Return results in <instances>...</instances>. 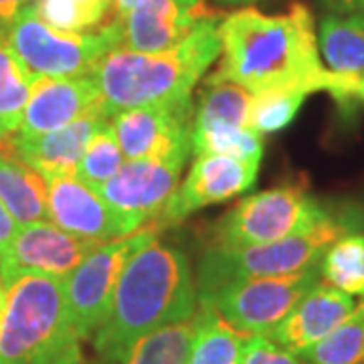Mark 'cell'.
<instances>
[{
	"label": "cell",
	"instance_id": "6da1fadb",
	"mask_svg": "<svg viewBox=\"0 0 364 364\" xmlns=\"http://www.w3.org/2000/svg\"><path fill=\"white\" fill-rule=\"evenodd\" d=\"M208 79L233 81L249 93L328 91L340 104L360 97L358 79L342 77L324 65L312 11L304 2L286 13L265 14L243 6L221 21V63Z\"/></svg>",
	"mask_w": 364,
	"mask_h": 364
},
{
	"label": "cell",
	"instance_id": "7a4b0ae2",
	"mask_svg": "<svg viewBox=\"0 0 364 364\" xmlns=\"http://www.w3.org/2000/svg\"><path fill=\"white\" fill-rule=\"evenodd\" d=\"M196 308L198 289L188 255L158 235L136 249L119 273L109 312L91 338L95 358L116 364L136 340L193 318Z\"/></svg>",
	"mask_w": 364,
	"mask_h": 364
},
{
	"label": "cell",
	"instance_id": "3957f363",
	"mask_svg": "<svg viewBox=\"0 0 364 364\" xmlns=\"http://www.w3.org/2000/svg\"><path fill=\"white\" fill-rule=\"evenodd\" d=\"M221 11L207 16L172 49L140 53L112 49L93 71V83L109 119L140 105L191 95L221 55Z\"/></svg>",
	"mask_w": 364,
	"mask_h": 364
},
{
	"label": "cell",
	"instance_id": "277c9868",
	"mask_svg": "<svg viewBox=\"0 0 364 364\" xmlns=\"http://www.w3.org/2000/svg\"><path fill=\"white\" fill-rule=\"evenodd\" d=\"M63 279L25 275L6 287L0 316V364H83Z\"/></svg>",
	"mask_w": 364,
	"mask_h": 364
},
{
	"label": "cell",
	"instance_id": "5b68a950",
	"mask_svg": "<svg viewBox=\"0 0 364 364\" xmlns=\"http://www.w3.org/2000/svg\"><path fill=\"white\" fill-rule=\"evenodd\" d=\"M344 233H348L346 225L334 217H328L308 231L272 243L247 247H223L213 243L200 251L196 263L198 299L210 298L223 287L245 279L277 277L314 269L320 265L326 249Z\"/></svg>",
	"mask_w": 364,
	"mask_h": 364
},
{
	"label": "cell",
	"instance_id": "8992f818",
	"mask_svg": "<svg viewBox=\"0 0 364 364\" xmlns=\"http://www.w3.org/2000/svg\"><path fill=\"white\" fill-rule=\"evenodd\" d=\"M4 41L37 77H91L112 49H117L116 25L107 21L95 31L67 33L47 25L35 4L21 13Z\"/></svg>",
	"mask_w": 364,
	"mask_h": 364
},
{
	"label": "cell",
	"instance_id": "52a82bcc",
	"mask_svg": "<svg viewBox=\"0 0 364 364\" xmlns=\"http://www.w3.org/2000/svg\"><path fill=\"white\" fill-rule=\"evenodd\" d=\"M324 207L299 184L275 186L239 200L215 227V245L247 247L279 241L328 219Z\"/></svg>",
	"mask_w": 364,
	"mask_h": 364
},
{
	"label": "cell",
	"instance_id": "ba28073f",
	"mask_svg": "<svg viewBox=\"0 0 364 364\" xmlns=\"http://www.w3.org/2000/svg\"><path fill=\"white\" fill-rule=\"evenodd\" d=\"M162 231V225L154 221L134 233L104 241L91 249L77 267L63 279L69 318L83 342L93 338L97 328L104 324L119 273L128 257Z\"/></svg>",
	"mask_w": 364,
	"mask_h": 364
},
{
	"label": "cell",
	"instance_id": "9c48e42d",
	"mask_svg": "<svg viewBox=\"0 0 364 364\" xmlns=\"http://www.w3.org/2000/svg\"><path fill=\"white\" fill-rule=\"evenodd\" d=\"M316 282H320V265L291 275L245 279L223 287L210 298L198 299V304L213 306L229 324L245 334L269 336Z\"/></svg>",
	"mask_w": 364,
	"mask_h": 364
},
{
	"label": "cell",
	"instance_id": "30bf717a",
	"mask_svg": "<svg viewBox=\"0 0 364 364\" xmlns=\"http://www.w3.org/2000/svg\"><path fill=\"white\" fill-rule=\"evenodd\" d=\"M193 97L140 105L109 119L126 160L142 158H188L193 152Z\"/></svg>",
	"mask_w": 364,
	"mask_h": 364
},
{
	"label": "cell",
	"instance_id": "8fae6325",
	"mask_svg": "<svg viewBox=\"0 0 364 364\" xmlns=\"http://www.w3.org/2000/svg\"><path fill=\"white\" fill-rule=\"evenodd\" d=\"M184 162L182 156L126 160L97 193L136 231L160 219L178 188Z\"/></svg>",
	"mask_w": 364,
	"mask_h": 364
},
{
	"label": "cell",
	"instance_id": "7c38bea8",
	"mask_svg": "<svg viewBox=\"0 0 364 364\" xmlns=\"http://www.w3.org/2000/svg\"><path fill=\"white\" fill-rule=\"evenodd\" d=\"M100 243L79 239L55 223L23 225L13 243L0 253V282L9 287L25 275L65 279L81 259Z\"/></svg>",
	"mask_w": 364,
	"mask_h": 364
},
{
	"label": "cell",
	"instance_id": "4fadbf2b",
	"mask_svg": "<svg viewBox=\"0 0 364 364\" xmlns=\"http://www.w3.org/2000/svg\"><path fill=\"white\" fill-rule=\"evenodd\" d=\"M213 13L207 0H138L128 13L109 21L116 25L117 47L158 53L178 45Z\"/></svg>",
	"mask_w": 364,
	"mask_h": 364
},
{
	"label": "cell",
	"instance_id": "5bb4252c",
	"mask_svg": "<svg viewBox=\"0 0 364 364\" xmlns=\"http://www.w3.org/2000/svg\"><path fill=\"white\" fill-rule=\"evenodd\" d=\"M257 172V164L237 158L219 154L196 156L184 182L176 188L156 223L162 225V229H168L200 208L235 198L255 184Z\"/></svg>",
	"mask_w": 364,
	"mask_h": 364
},
{
	"label": "cell",
	"instance_id": "9a60e30c",
	"mask_svg": "<svg viewBox=\"0 0 364 364\" xmlns=\"http://www.w3.org/2000/svg\"><path fill=\"white\" fill-rule=\"evenodd\" d=\"M47 217L67 233L95 243L134 233L126 219L105 203L104 196L77 176L47 178Z\"/></svg>",
	"mask_w": 364,
	"mask_h": 364
},
{
	"label": "cell",
	"instance_id": "2e32d148",
	"mask_svg": "<svg viewBox=\"0 0 364 364\" xmlns=\"http://www.w3.org/2000/svg\"><path fill=\"white\" fill-rule=\"evenodd\" d=\"M93 109H104V105L91 77H39L16 136L33 138L59 130Z\"/></svg>",
	"mask_w": 364,
	"mask_h": 364
},
{
	"label": "cell",
	"instance_id": "e0dca14e",
	"mask_svg": "<svg viewBox=\"0 0 364 364\" xmlns=\"http://www.w3.org/2000/svg\"><path fill=\"white\" fill-rule=\"evenodd\" d=\"M107 124L109 116L105 114V109H93L63 128L41 136L21 138L14 134L11 136V146L16 156L41 172L45 178L75 176L85 146Z\"/></svg>",
	"mask_w": 364,
	"mask_h": 364
},
{
	"label": "cell",
	"instance_id": "ac0fdd59",
	"mask_svg": "<svg viewBox=\"0 0 364 364\" xmlns=\"http://www.w3.org/2000/svg\"><path fill=\"white\" fill-rule=\"evenodd\" d=\"M356 308V299L326 282H316L298 306L273 330L269 338L301 354L336 330Z\"/></svg>",
	"mask_w": 364,
	"mask_h": 364
},
{
	"label": "cell",
	"instance_id": "d6986e66",
	"mask_svg": "<svg viewBox=\"0 0 364 364\" xmlns=\"http://www.w3.org/2000/svg\"><path fill=\"white\" fill-rule=\"evenodd\" d=\"M0 200L18 225L49 219L47 178L14 154L11 138H0Z\"/></svg>",
	"mask_w": 364,
	"mask_h": 364
},
{
	"label": "cell",
	"instance_id": "ffe728a7",
	"mask_svg": "<svg viewBox=\"0 0 364 364\" xmlns=\"http://www.w3.org/2000/svg\"><path fill=\"white\" fill-rule=\"evenodd\" d=\"M318 47L324 65L342 77H364V11L328 13L320 21Z\"/></svg>",
	"mask_w": 364,
	"mask_h": 364
},
{
	"label": "cell",
	"instance_id": "44dd1931",
	"mask_svg": "<svg viewBox=\"0 0 364 364\" xmlns=\"http://www.w3.org/2000/svg\"><path fill=\"white\" fill-rule=\"evenodd\" d=\"M253 93L233 81L207 79L193 117V136L207 132L247 128ZM251 128V126H249Z\"/></svg>",
	"mask_w": 364,
	"mask_h": 364
},
{
	"label": "cell",
	"instance_id": "7402d4cb",
	"mask_svg": "<svg viewBox=\"0 0 364 364\" xmlns=\"http://www.w3.org/2000/svg\"><path fill=\"white\" fill-rule=\"evenodd\" d=\"M196 332L186 364H241L249 334L237 330L208 304L196 308Z\"/></svg>",
	"mask_w": 364,
	"mask_h": 364
},
{
	"label": "cell",
	"instance_id": "603a6c76",
	"mask_svg": "<svg viewBox=\"0 0 364 364\" xmlns=\"http://www.w3.org/2000/svg\"><path fill=\"white\" fill-rule=\"evenodd\" d=\"M198 316L166 324L138 338L116 364H186Z\"/></svg>",
	"mask_w": 364,
	"mask_h": 364
},
{
	"label": "cell",
	"instance_id": "cb8c5ba5",
	"mask_svg": "<svg viewBox=\"0 0 364 364\" xmlns=\"http://www.w3.org/2000/svg\"><path fill=\"white\" fill-rule=\"evenodd\" d=\"M37 79L14 55L9 43L0 39V138H11L18 132Z\"/></svg>",
	"mask_w": 364,
	"mask_h": 364
},
{
	"label": "cell",
	"instance_id": "d4e9b609",
	"mask_svg": "<svg viewBox=\"0 0 364 364\" xmlns=\"http://www.w3.org/2000/svg\"><path fill=\"white\" fill-rule=\"evenodd\" d=\"M326 284L338 287L352 298L364 299V235L344 233L326 249L320 261Z\"/></svg>",
	"mask_w": 364,
	"mask_h": 364
},
{
	"label": "cell",
	"instance_id": "484cf974",
	"mask_svg": "<svg viewBox=\"0 0 364 364\" xmlns=\"http://www.w3.org/2000/svg\"><path fill=\"white\" fill-rule=\"evenodd\" d=\"M299 358L306 364H363L364 299L336 330L301 352Z\"/></svg>",
	"mask_w": 364,
	"mask_h": 364
},
{
	"label": "cell",
	"instance_id": "4316f807",
	"mask_svg": "<svg viewBox=\"0 0 364 364\" xmlns=\"http://www.w3.org/2000/svg\"><path fill=\"white\" fill-rule=\"evenodd\" d=\"M35 11L53 28L87 33L112 18L114 0H35Z\"/></svg>",
	"mask_w": 364,
	"mask_h": 364
},
{
	"label": "cell",
	"instance_id": "83f0119b",
	"mask_svg": "<svg viewBox=\"0 0 364 364\" xmlns=\"http://www.w3.org/2000/svg\"><path fill=\"white\" fill-rule=\"evenodd\" d=\"M124 162H126V156L117 144L112 124H107L85 146V152L79 160L75 176L97 191L112 176H116L117 170L124 166Z\"/></svg>",
	"mask_w": 364,
	"mask_h": 364
},
{
	"label": "cell",
	"instance_id": "f1b7e54d",
	"mask_svg": "<svg viewBox=\"0 0 364 364\" xmlns=\"http://www.w3.org/2000/svg\"><path fill=\"white\" fill-rule=\"evenodd\" d=\"M191 146L196 156L219 154V156H231L243 162H251L257 166L263 158V136L249 126L196 134L191 136Z\"/></svg>",
	"mask_w": 364,
	"mask_h": 364
},
{
	"label": "cell",
	"instance_id": "f546056e",
	"mask_svg": "<svg viewBox=\"0 0 364 364\" xmlns=\"http://www.w3.org/2000/svg\"><path fill=\"white\" fill-rule=\"evenodd\" d=\"M306 97L308 95L301 91L275 90L253 93L249 107V126L259 132L261 136L284 130L298 116Z\"/></svg>",
	"mask_w": 364,
	"mask_h": 364
},
{
	"label": "cell",
	"instance_id": "4dcf8cb0",
	"mask_svg": "<svg viewBox=\"0 0 364 364\" xmlns=\"http://www.w3.org/2000/svg\"><path fill=\"white\" fill-rule=\"evenodd\" d=\"M241 364H301L298 354L263 334H249L243 344Z\"/></svg>",
	"mask_w": 364,
	"mask_h": 364
},
{
	"label": "cell",
	"instance_id": "1f68e13d",
	"mask_svg": "<svg viewBox=\"0 0 364 364\" xmlns=\"http://www.w3.org/2000/svg\"><path fill=\"white\" fill-rule=\"evenodd\" d=\"M33 4H35V0H0V39L6 37L14 21Z\"/></svg>",
	"mask_w": 364,
	"mask_h": 364
},
{
	"label": "cell",
	"instance_id": "d6a6232c",
	"mask_svg": "<svg viewBox=\"0 0 364 364\" xmlns=\"http://www.w3.org/2000/svg\"><path fill=\"white\" fill-rule=\"evenodd\" d=\"M18 233V223L9 213V208L2 205L0 200V253L13 243V239Z\"/></svg>",
	"mask_w": 364,
	"mask_h": 364
},
{
	"label": "cell",
	"instance_id": "836d02e7",
	"mask_svg": "<svg viewBox=\"0 0 364 364\" xmlns=\"http://www.w3.org/2000/svg\"><path fill=\"white\" fill-rule=\"evenodd\" d=\"M330 13L348 14L364 11V0H320Z\"/></svg>",
	"mask_w": 364,
	"mask_h": 364
},
{
	"label": "cell",
	"instance_id": "e575fe53",
	"mask_svg": "<svg viewBox=\"0 0 364 364\" xmlns=\"http://www.w3.org/2000/svg\"><path fill=\"white\" fill-rule=\"evenodd\" d=\"M136 2L138 0H114V13H112V16H119V14L128 13Z\"/></svg>",
	"mask_w": 364,
	"mask_h": 364
},
{
	"label": "cell",
	"instance_id": "d590c367",
	"mask_svg": "<svg viewBox=\"0 0 364 364\" xmlns=\"http://www.w3.org/2000/svg\"><path fill=\"white\" fill-rule=\"evenodd\" d=\"M223 4H231V6H251L255 2H261V0H219Z\"/></svg>",
	"mask_w": 364,
	"mask_h": 364
},
{
	"label": "cell",
	"instance_id": "8d00e7d4",
	"mask_svg": "<svg viewBox=\"0 0 364 364\" xmlns=\"http://www.w3.org/2000/svg\"><path fill=\"white\" fill-rule=\"evenodd\" d=\"M4 301H6V287L2 286V282H0V316H2V310H4Z\"/></svg>",
	"mask_w": 364,
	"mask_h": 364
},
{
	"label": "cell",
	"instance_id": "74e56055",
	"mask_svg": "<svg viewBox=\"0 0 364 364\" xmlns=\"http://www.w3.org/2000/svg\"><path fill=\"white\" fill-rule=\"evenodd\" d=\"M83 364H102V363H100V360L95 358V360H83Z\"/></svg>",
	"mask_w": 364,
	"mask_h": 364
},
{
	"label": "cell",
	"instance_id": "f35d334b",
	"mask_svg": "<svg viewBox=\"0 0 364 364\" xmlns=\"http://www.w3.org/2000/svg\"><path fill=\"white\" fill-rule=\"evenodd\" d=\"M360 97L364 100V77H363V83H360Z\"/></svg>",
	"mask_w": 364,
	"mask_h": 364
},
{
	"label": "cell",
	"instance_id": "ab89813d",
	"mask_svg": "<svg viewBox=\"0 0 364 364\" xmlns=\"http://www.w3.org/2000/svg\"><path fill=\"white\" fill-rule=\"evenodd\" d=\"M363 364H364V363H363Z\"/></svg>",
	"mask_w": 364,
	"mask_h": 364
}]
</instances>
